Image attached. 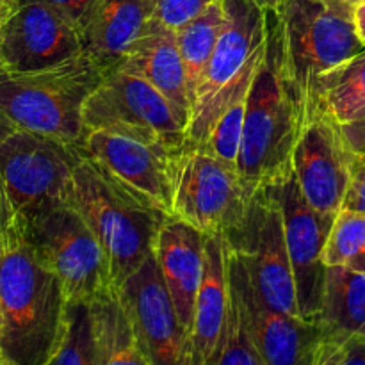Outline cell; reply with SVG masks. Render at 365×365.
<instances>
[{
	"mask_svg": "<svg viewBox=\"0 0 365 365\" xmlns=\"http://www.w3.org/2000/svg\"><path fill=\"white\" fill-rule=\"evenodd\" d=\"M223 0H220V2L207 7L202 14L192 18L184 27L175 31L177 32L178 50H180L182 61H184L185 75H187L191 102H195L200 82L205 75L210 57H212L214 48L217 45L221 29H223Z\"/></svg>",
	"mask_w": 365,
	"mask_h": 365,
	"instance_id": "cell-25",
	"label": "cell"
},
{
	"mask_svg": "<svg viewBox=\"0 0 365 365\" xmlns=\"http://www.w3.org/2000/svg\"><path fill=\"white\" fill-rule=\"evenodd\" d=\"M253 2L259 7H262L264 11H278L285 0H253Z\"/></svg>",
	"mask_w": 365,
	"mask_h": 365,
	"instance_id": "cell-41",
	"label": "cell"
},
{
	"mask_svg": "<svg viewBox=\"0 0 365 365\" xmlns=\"http://www.w3.org/2000/svg\"><path fill=\"white\" fill-rule=\"evenodd\" d=\"M14 0H2L0 2V71H4L2 64V41H4V25H6L7 16L11 13V7H13Z\"/></svg>",
	"mask_w": 365,
	"mask_h": 365,
	"instance_id": "cell-38",
	"label": "cell"
},
{
	"mask_svg": "<svg viewBox=\"0 0 365 365\" xmlns=\"http://www.w3.org/2000/svg\"><path fill=\"white\" fill-rule=\"evenodd\" d=\"M88 130L113 132L173 153L187 141V125L166 96L123 68L103 77L84 106Z\"/></svg>",
	"mask_w": 365,
	"mask_h": 365,
	"instance_id": "cell-9",
	"label": "cell"
},
{
	"mask_svg": "<svg viewBox=\"0 0 365 365\" xmlns=\"http://www.w3.org/2000/svg\"><path fill=\"white\" fill-rule=\"evenodd\" d=\"M46 365H96L89 303H68L63 335Z\"/></svg>",
	"mask_w": 365,
	"mask_h": 365,
	"instance_id": "cell-27",
	"label": "cell"
},
{
	"mask_svg": "<svg viewBox=\"0 0 365 365\" xmlns=\"http://www.w3.org/2000/svg\"><path fill=\"white\" fill-rule=\"evenodd\" d=\"M232 303H230V316L227 323V334H225L223 349L217 365H266L260 359L248 330H246L245 319H242L241 305H239L237 294L230 282Z\"/></svg>",
	"mask_w": 365,
	"mask_h": 365,
	"instance_id": "cell-29",
	"label": "cell"
},
{
	"mask_svg": "<svg viewBox=\"0 0 365 365\" xmlns=\"http://www.w3.org/2000/svg\"><path fill=\"white\" fill-rule=\"evenodd\" d=\"M146 21L145 0H98L82 38L84 53L109 73L123 63Z\"/></svg>",
	"mask_w": 365,
	"mask_h": 365,
	"instance_id": "cell-21",
	"label": "cell"
},
{
	"mask_svg": "<svg viewBox=\"0 0 365 365\" xmlns=\"http://www.w3.org/2000/svg\"><path fill=\"white\" fill-rule=\"evenodd\" d=\"M266 53L248 91L237 163L252 195L292 170V152L305 127V113L287 73L278 11H266Z\"/></svg>",
	"mask_w": 365,
	"mask_h": 365,
	"instance_id": "cell-1",
	"label": "cell"
},
{
	"mask_svg": "<svg viewBox=\"0 0 365 365\" xmlns=\"http://www.w3.org/2000/svg\"><path fill=\"white\" fill-rule=\"evenodd\" d=\"M312 113L324 114L341 127L365 120V50L316 82Z\"/></svg>",
	"mask_w": 365,
	"mask_h": 365,
	"instance_id": "cell-24",
	"label": "cell"
},
{
	"mask_svg": "<svg viewBox=\"0 0 365 365\" xmlns=\"http://www.w3.org/2000/svg\"><path fill=\"white\" fill-rule=\"evenodd\" d=\"M86 53L38 71H0V113L18 128L81 146L84 106L106 77Z\"/></svg>",
	"mask_w": 365,
	"mask_h": 365,
	"instance_id": "cell-3",
	"label": "cell"
},
{
	"mask_svg": "<svg viewBox=\"0 0 365 365\" xmlns=\"http://www.w3.org/2000/svg\"><path fill=\"white\" fill-rule=\"evenodd\" d=\"M341 132L353 153H365V120L351 125H342Z\"/></svg>",
	"mask_w": 365,
	"mask_h": 365,
	"instance_id": "cell-35",
	"label": "cell"
},
{
	"mask_svg": "<svg viewBox=\"0 0 365 365\" xmlns=\"http://www.w3.org/2000/svg\"><path fill=\"white\" fill-rule=\"evenodd\" d=\"M0 341H2V307H0ZM0 362H2V351H0Z\"/></svg>",
	"mask_w": 365,
	"mask_h": 365,
	"instance_id": "cell-42",
	"label": "cell"
},
{
	"mask_svg": "<svg viewBox=\"0 0 365 365\" xmlns=\"http://www.w3.org/2000/svg\"><path fill=\"white\" fill-rule=\"evenodd\" d=\"M339 365H365L364 339H349L342 344L341 364Z\"/></svg>",
	"mask_w": 365,
	"mask_h": 365,
	"instance_id": "cell-36",
	"label": "cell"
},
{
	"mask_svg": "<svg viewBox=\"0 0 365 365\" xmlns=\"http://www.w3.org/2000/svg\"><path fill=\"white\" fill-rule=\"evenodd\" d=\"M321 2H323L328 9L335 11V13L353 18L356 6H359L362 0H321Z\"/></svg>",
	"mask_w": 365,
	"mask_h": 365,
	"instance_id": "cell-37",
	"label": "cell"
},
{
	"mask_svg": "<svg viewBox=\"0 0 365 365\" xmlns=\"http://www.w3.org/2000/svg\"><path fill=\"white\" fill-rule=\"evenodd\" d=\"M324 266L344 267L365 274V212L342 209L331 225Z\"/></svg>",
	"mask_w": 365,
	"mask_h": 365,
	"instance_id": "cell-26",
	"label": "cell"
},
{
	"mask_svg": "<svg viewBox=\"0 0 365 365\" xmlns=\"http://www.w3.org/2000/svg\"><path fill=\"white\" fill-rule=\"evenodd\" d=\"M351 157L341 127L312 113L292 152V173L303 198L328 217H337L351 184Z\"/></svg>",
	"mask_w": 365,
	"mask_h": 365,
	"instance_id": "cell-13",
	"label": "cell"
},
{
	"mask_svg": "<svg viewBox=\"0 0 365 365\" xmlns=\"http://www.w3.org/2000/svg\"><path fill=\"white\" fill-rule=\"evenodd\" d=\"M18 127L13 123V121L9 120L7 116H4L2 113H0V145H2L4 141H6L7 138H9L13 132H16Z\"/></svg>",
	"mask_w": 365,
	"mask_h": 365,
	"instance_id": "cell-40",
	"label": "cell"
},
{
	"mask_svg": "<svg viewBox=\"0 0 365 365\" xmlns=\"http://www.w3.org/2000/svg\"><path fill=\"white\" fill-rule=\"evenodd\" d=\"M246 100H248V95L239 96L220 114L209 138L202 145L203 148L209 150L214 157H217L221 163L230 166L232 170H237L242 130H245Z\"/></svg>",
	"mask_w": 365,
	"mask_h": 365,
	"instance_id": "cell-28",
	"label": "cell"
},
{
	"mask_svg": "<svg viewBox=\"0 0 365 365\" xmlns=\"http://www.w3.org/2000/svg\"><path fill=\"white\" fill-rule=\"evenodd\" d=\"M170 217L205 235H227L239 227L252 192L232 170L203 146L187 145L170 153Z\"/></svg>",
	"mask_w": 365,
	"mask_h": 365,
	"instance_id": "cell-7",
	"label": "cell"
},
{
	"mask_svg": "<svg viewBox=\"0 0 365 365\" xmlns=\"http://www.w3.org/2000/svg\"><path fill=\"white\" fill-rule=\"evenodd\" d=\"M223 237L259 298L277 312L299 317L284 217L267 185L253 192L239 227Z\"/></svg>",
	"mask_w": 365,
	"mask_h": 365,
	"instance_id": "cell-10",
	"label": "cell"
},
{
	"mask_svg": "<svg viewBox=\"0 0 365 365\" xmlns=\"http://www.w3.org/2000/svg\"><path fill=\"white\" fill-rule=\"evenodd\" d=\"M267 187L277 198L284 217L285 242L294 274L299 317L316 323L327 271L323 260L324 246L335 220L321 214L303 198L292 170Z\"/></svg>",
	"mask_w": 365,
	"mask_h": 365,
	"instance_id": "cell-12",
	"label": "cell"
},
{
	"mask_svg": "<svg viewBox=\"0 0 365 365\" xmlns=\"http://www.w3.org/2000/svg\"><path fill=\"white\" fill-rule=\"evenodd\" d=\"M0 365H7V364H4V362H0Z\"/></svg>",
	"mask_w": 365,
	"mask_h": 365,
	"instance_id": "cell-43",
	"label": "cell"
},
{
	"mask_svg": "<svg viewBox=\"0 0 365 365\" xmlns=\"http://www.w3.org/2000/svg\"><path fill=\"white\" fill-rule=\"evenodd\" d=\"M153 257L185 334L191 335L196 296L205 269V234L168 217L157 234Z\"/></svg>",
	"mask_w": 365,
	"mask_h": 365,
	"instance_id": "cell-19",
	"label": "cell"
},
{
	"mask_svg": "<svg viewBox=\"0 0 365 365\" xmlns=\"http://www.w3.org/2000/svg\"><path fill=\"white\" fill-rule=\"evenodd\" d=\"M150 365H189V335L178 321L155 257L118 287Z\"/></svg>",
	"mask_w": 365,
	"mask_h": 365,
	"instance_id": "cell-15",
	"label": "cell"
},
{
	"mask_svg": "<svg viewBox=\"0 0 365 365\" xmlns=\"http://www.w3.org/2000/svg\"><path fill=\"white\" fill-rule=\"evenodd\" d=\"M316 324L321 337L335 342L365 341V274L327 266Z\"/></svg>",
	"mask_w": 365,
	"mask_h": 365,
	"instance_id": "cell-22",
	"label": "cell"
},
{
	"mask_svg": "<svg viewBox=\"0 0 365 365\" xmlns=\"http://www.w3.org/2000/svg\"><path fill=\"white\" fill-rule=\"evenodd\" d=\"M216 2L220 0H145V9L148 20L177 31Z\"/></svg>",
	"mask_w": 365,
	"mask_h": 365,
	"instance_id": "cell-30",
	"label": "cell"
},
{
	"mask_svg": "<svg viewBox=\"0 0 365 365\" xmlns=\"http://www.w3.org/2000/svg\"><path fill=\"white\" fill-rule=\"evenodd\" d=\"M118 68L139 75L163 93L185 125L191 116V95L187 75L177 43V32L155 20L146 21L145 29L132 45L130 52Z\"/></svg>",
	"mask_w": 365,
	"mask_h": 365,
	"instance_id": "cell-20",
	"label": "cell"
},
{
	"mask_svg": "<svg viewBox=\"0 0 365 365\" xmlns=\"http://www.w3.org/2000/svg\"><path fill=\"white\" fill-rule=\"evenodd\" d=\"M81 150L123 191L170 217V152L103 130H88Z\"/></svg>",
	"mask_w": 365,
	"mask_h": 365,
	"instance_id": "cell-16",
	"label": "cell"
},
{
	"mask_svg": "<svg viewBox=\"0 0 365 365\" xmlns=\"http://www.w3.org/2000/svg\"><path fill=\"white\" fill-rule=\"evenodd\" d=\"M82 53L84 45L77 29L46 0H14L4 25V70H46Z\"/></svg>",
	"mask_w": 365,
	"mask_h": 365,
	"instance_id": "cell-14",
	"label": "cell"
},
{
	"mask_svg": "<svg viewBox=\"0 0 365 365\" xmlns=\"http://www.w3.org/2000/svg\"><path fill=\"white\" fill-rule=\"evenodd\" d=\"M0 2H2V0H0Z\"/></svg>",
	"mask_w": 365,
	"mask_h": 365,
	"instance_id": "cell-44",
	"label": "cell"
},
{
	"mask_svg": "<svg viewBox=\"0 0 365 365\" xmlns=\"http://www.w3.org/2000/svg\"><path fill=\"white\" fill-rule=\"evenodd\" d=\"M81 146L21 130L0 145V177L21 223L70 205Z\"/></svg>",
	"mask_w": 365,
	"mask_h": 365,
	"instance_id": "cell-8",
	"label": "cell"
},
{
	"mask_svg": "<svg viewBox=\"0 0 365 365\" xmlns=\"http://www.w3.org/2000/svg\"><path fill=\"white\" fill-rule=\"evenodd\" d=\"M24 237L57 274L70 302L91 303L114 287L102 245L71 205L57 207L25 221Z\"/></svg>",
	"mask_w": 365,
	"mask_h": 365,
	"instance_id": "cell-11",
	"label": "cell"
},
{
	"mask_svg": "<svg viewBox=\"0 0 365 365\" xmlns=\"http://www.w3.org/2000/svg\"><path fill=\"white\" fill-rule=\"evenodd\" d=\"M66 292L21 235L0 255L2 362L46 365L64 330Z\"/></svg>",
	"mask_w": 365,
	"mask_h": 365,
	"instance_id": "cell-2",
	"label": "cell"
},
{
	"mask_svg": "<svg viewBox=\"0 0 365 365\" xmlns=\"http://www.w3.org/2000/svg\"><path fill=\"white\" fill-rule=\"evenodd\" d=\"M342 209L365 212V153H353L351 184Z\"/></svg>",
	"mask_w": 365,
	"mask_h": 365,
	"instance_id": "cell-33",
	"label": "cell"
},
{
	"mask_svg": "<svg viewBox=\"0 0 365 365\" xmlns=\"http://www.w3.org/2000/svg\"><path fill=\"white\" fill-rule=\"evenodd\" d=\"M285 64L305 113L312 114V93L323 75L365 50L353 18L328 9L321 0H285L278 9Z\"/></svg>",
	"mask_w": 365,
	"mask_h": 365,
	"instance_id": "cell-6",
	"label": "cell"
},
{
	"mask_svg": "<svg viewBox=\"0 0 365 365\" xmlns=\"http://www.w3.org/2000/svg\"><path fill=\"white\" fill-rule=\"evenodd\" d=\"M53 9L59 11L84 38V32L88 29L89 21H91L93 13L96 9L98 0H46Z\"/></svg>",
	"mask_w": 365,
	"mask_h": 365,
	"instance_id": "cell-32",
	"label": "cell"
},
{
	"mask_svg": "<svg viewBox=\"0 0 365 365\" xmlns=\"http://www.w3.org/2000/svg\"><path fill=\"white\" fill-rule=\"evenodd\" d=\"M24 235V223L14 210L0 177V255Z\"/></svg>",
	"mask_w": 365,
	"mask_h": 365,
	"instance_id": "cell-31",
	"label": "cell"
},
{
	"mask_svg": "<svg viewBox=\"0 0 365 365\" xmlns=\"http://www.w3.org/2000/svg\"><path fill=\"white\" fill-rule=\"evenodd\" d=\"M342 344H344V342L328 341V339L321 337V342H319V346H317V351H316V356H314L312 365H339L341 364Z\"/></svg>",
	"mask_w": 365,
	"mask_h": 365,
	"instance_id": "cell-34",
	"label": "cell"
},
{
	"mask_svg": "<svg viewBox=\"0 0 365 365\" xmlns=\"http://www.w3.org/2000/svg\"><path fill=\"white\" fill-rule=\"evenodd\" d=\"M230 252L223 235H205V269L189 335V365H217L230 316Z\"/></svg>",
	"mask_w": 365,
	"mask_h": 365,
	"instance_id": "cell-18",
	"label": "cell"
},
{
	"mask_svg": "<svg viewBox=\"0 0 365 365\" xmlns=\"http://www.w3.org/2000/svg\"><path fill=\"white\" fill-rule=\"evenodd\" d=\"M89 307L96 365H150L118 287L103 291Z\"/></svg>",
	"mask_w": 365,
	"mask_h": 365,
	"instance_id": "cell-23",
	"label": "cell"
},
{
	"mask_svg": "<svg viewBox=\"0 0 365 365\" xmlns=\"http://www.w3.org/2000/svg\"><path fill=\"white\" fill-rule=\"evenodd\" d=\"M70 205L102 245L114 287L153 255L157 234L168 220L114 184L84 153L75 170Z\"/></svg>",
	"mask_w": 365,
	"mask_h": 365,
	"instance_id": "cell-4",
	"label": "cell"
},
{
	"mask_svg": "<svg viewBox=\"0 0 365 365\" xmlns=\"http://www.w3.org/2000/svg\"><path fill=\"white\" fill-rule=\"evenodd\" d=\"M220 39L192 102L187 145L202 146L220 114L248 95L267 45L266 11L253 0H223Z\"/></svg>",
	"mask_w": 365,
	"mask_h": 365,
	"instance_id": "cell-5",
	"label": "cell"
},
{
	"mask_svg": "<svg viewBox=\"0 0 365 365\" xmlns=\"http://www.w3.org/2000/svg\"><path fill=\"white\" fill-rule=\"evenodd\" d=\"M230 282L241 305L246 330L264 364L312 365L321 342L319 327L302 317L269 309L259 298L232 252Z\"/></svg>",
	"mask_w": 365,
	"mask_h": 365,
	"instance_id": "cell-17",
	"label": "cell"
},
{
	"mask_svg": "<svg viewBox=\"0 0 365 365\" xmlns=\"http://www.w3.org/2000/svg\"><path fill=\"white\" fill-rule=\"evenodd\" d=\"M353 24H355L359 38L365 43V0H362V2L356 6L355 13H353Z\"/></svg>",
	"mask_w": 365,
	"mask_h": 365,
	"instance_id": "cell-39",
	"label": "cell"
}]
</instances>
